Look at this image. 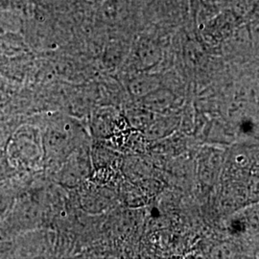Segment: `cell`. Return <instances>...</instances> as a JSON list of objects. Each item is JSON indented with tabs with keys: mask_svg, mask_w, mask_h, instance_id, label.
Returning a JSON list of instances; mask_svg holds the SVG:
<instances>
[{
	"mask_svg": "<svg viewBox=\"0 0 259 259\" xmlns=\"http://www.w3.org/2000/svg\"><path fill=\"white\" fill-rule=\"evenodd\" d=\"M7 156L16 167L36 166L45 156L42 138L32 125H21L13 133L7 142Z\"/></svg>",
	"mask_w": 259,
	"mask_h": 259,
	"instance_id": "6da1fadb",
	"label": "cell"
},
{
	"mask_svg": "<svg viewBox=\"0 0 259 259\" xmlns=\"http://www.w3.org/2000/svg\"><path fill=\"white\" fill-rule=\"evenodd\" d=\"M71 129V124L67 122L56 121L52 123L47 128L42 139L45 154L51 153L58 156L68 150L73 139Z\"/></svg>",
	"mask_w": 259,
	"mask_h": 259,
	"instance_id": "7a4b0ae2",
	"label": "cell"
},
{
	"mask_svg": "<svg viewBox=\"0 0 259 259\" xmlns=\"http://www.w3.org/2000/svg\"><path fill=\"white\" fill-rule=\"evenodd\" d=\"M126 0H106L102 6V16L109 22L118 21L126 14Z\"/></svg>",
	"mask_w": 259,
	"mask_h": 259,
	"instance_id": "3957f363",
	"label": "cell"
},
{
	"mask_svg": "<svg viewBox=\"0 0 259 259\" xmlns=\"http://www.w3.org/2000/svg\"><path fill=\"white\" fill-rule=\"evenodd\" d=\"M158 80L155 76H140L131 84V91L137 95H147L158 88Z\"/></svg>",
	"mask_w": 259,
	"mask_h": 259,
	"instance_id": "277c9868",
	"label": "cell"
},
{
	"mask_svg": "<svg viewBox=\"0 0 259 259\" xmlns=\"http://www.w3.org/2000/svg\"><path fill=\"white\" fill-rule=\"evenodd\" d=\"M83 159L80 157L71 158L69 162H67L66 166L64 168L62 179L65 180L66 183H69V181H73L74 183L81 180L85 174V167L83 164Z\"/></svg>",
	"mask_w": 259,
	"mask_h": 259,
	"instance_id": "5b68a950",
	"label": "cell"
},
{
	"mask_svg": "<svg viewBox=\"0 0 259 259\" xmlns=\"http://www.w3.org/2000/svg\"><path fill=\"white\" fill-rule=\"evenodd\" d=\"M158 57L159 50L155 45L147 42L139 47V58L144 65H154L157 63Z\"/></svg>",
	"mask_w": 259,
	"mask_h": 259,
	"instance_id": "8992f818",
	"label": "cell"
},
{
	"mask_svg": "<svg viewBox=\"0 0 259 259\" xmlns=\"http://www.w3.org/2000/svg\"><path fill=\"white\" fill-rule=\"evenodd\" d=\"M171 101V93L165 90H156L146 95L147 105L153 107H165Z\"/></svg>",
	"mask_w": 259,
	"mask_h": 259,
	"instance_id": "52a82bcc",
	"label": "cell"
},
{
	"mask_svg": "<svg viewBox=\"0 0 259 259\" xmlns=\"http://www.w3.org/2000/svg\"><path fill=\"white\" fill-rule=\"evenodd\" d=\"M16 3V0H0V10L9 9Z\"/></svg>",
	"mask_w": 259,
	"mask_h": 259,
	"instance_id": "ba28073f",
	"label": "cell"
},
{
	"mask_svg": "<svg viewBox=\"0 0 259 259\" xmlns=\"http://www.w3.org/2000/svg\"><path fill=\"white\" fill-rule=\"evenodd\" d=\"M2 109H3V108H1V107H0V115L2 114Z\"/></svg>",
	"mask_w": 259,
	"mask_h": 259,
	"instance_id": "9c48e42d",
	"label": "cell"
},
{
	"mask_svg": "<svg viewBox=\"0 0 259 259\" xmlns=\"http://www.w3.org/2000/svg\"><path fill=\"white\" fill-rule=\"evenodd\" d=\"M1 85H2V79L0 78V87H1Z\"/></svg>",
	"mask_w": 259,
	"mask_h": 259,
	"instance_id": "30bf717a",
	"label": "cell"
}]
</instances>
